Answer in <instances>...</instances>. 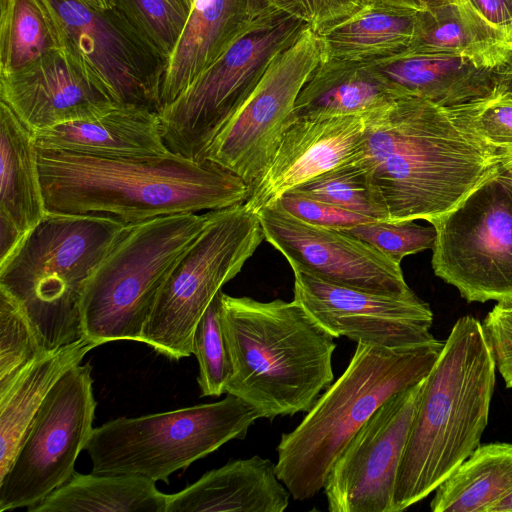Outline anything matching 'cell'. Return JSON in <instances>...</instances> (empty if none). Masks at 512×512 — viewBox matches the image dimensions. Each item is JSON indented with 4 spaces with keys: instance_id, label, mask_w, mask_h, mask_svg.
Listing matches in <instances>:
<instances>
[{
    "instance_id": "obj_1",
    "label": "cell",
    "mask_w": 512,
    "mask_h": 512,
    "mask_svg": "<svg viewBox=\"0 0 512 512\" xmlns=\"http://www.w3.org/2000/svg\"><path fill=\"white\" fill-rule=\"evenodd\" d=\"M364 119L354 160L366 170L387 221L430 222L495 174L498 149L477 134L459 107L400 96Z\"/></svg>"
},
{
    "instance_id": "obj_2",
    "label": "cell",
    "mask_w": 512,
    "mask_h": 512,
    "mask_svg": "<svg viewBox=\"0 0 512 512\" xmlns=\"http://www.w3.org/2000/svg\"><path fill=\"white\" fill-rule=\"evenodd\" d=\"M37 161L47 214L101 216L124 226L243 204L250 192L220 165L173 152L107 158L37 149Z\"/></svg>"
},
{
    "instance_id": "obj_3",
    "label": "cell",
    "mask_w": 512,
    "mask_h": 512,
    "mask_svg": "<svg viewBox=\"0 0 512 512\" xmlns=\"http://www.w3.org/2000/svg\"><path fill=\"white\" fill-rule=\"evenodd\" d=\"M495 383L480 321L460 317L424 380L396 477L393 512L429 496L481 444Z\"/></svg>"
},
{
    "instance_id": "obj_4",
    "label": "cell",
    "mask_w": 512,
    "mask_h": 512,
    "mask_svg": "<svg viewBox=\"0 0 512 512\" xmlns=\"http://www.w3.org/2000/svg\"><path fill=\"white\" fill-rule=\"evenodd\" d=\"M221 321L232 365L226 394L260 418L308 412L332 384L335 337L296 300L222 293Z\"/></svg>"
},
{
    "instance_id": "obj_5",
    "label": "cell",
    "mask_w": 512,
    "mask_h": 512,
    "mask_svg": "<svg viewBox=\"0 0 512 512\" xmlns=\"http://www.w3.org/2000/svg\"><path fill=\"white\" fill-rule=\"evenodd\" d=\"M356 344L343 374L294 430L281 435L275 469L294 500L311 499L323 489L352 436L389 397L426 378L444 342L435 338L403 347Z\"/></svg>"
},
{
    "instance_id": "obj_6",
    "label": "cell",
    "mask_w": 512,
    "mask_h": 512,
    "mask_svg": "<svg viewBox=\"0 0 512 512\" xmlns=\"http://www.w3.org/2000/svg\"><path fill=\"white\" fill-rule=\"evenodd\" d=\"M123 228L107 217L46 214L0 264V289L24 311L43 352L85 336L86 284Z\"/></svg>"
},
{
    "instance_id": "obj_7",
    "label": "cell",
    "mask_w": 512,
    "mask_h": 512,
    "mask_svg": "<svg viewBox=\"0 0 512 512\" xmlns=\"http://www.w3.org/2000/svg\"><path fill=\"white\" fill-rule=\"evenodd\" d=\"M209 217L210 211L180 213L124 226L86 284L84 335L100 345L141 342L162 287Z\"/></svg>"
},
{
    "instance_id": "obj_8",
    "label": "cell",
    "mask_w": 512,
    "mask_h": 512,
    "mask_svg": "<svg viewBox=\"0 0 512 512\" xmlns=\"http://www.w3.org/2000/svg\"><path fill=\"white\" fill-rule=\"evenodd\" d=\"M259 418L254 407L227 394L213 403L111 420L93 429L85 450L92 473L168 483L174 472L231 440L244 439Z\"/></svg>"
},
{
    "instance_id": "obj_9",
    "label": "cell",
    "mask_w": 512,
    "mask_h": 512,
    "mask_svg": "<svg viewBox=\"0 0 512 512\" xmlns=\"http://www.w3.org/2000/svg\"><path fill=\"white\" fill-rule=\"evenodd\" d=\"M263 240L257 213L244 203L210 211L204 229L162 287L141 342L173 360L193 354L194 332L205 310Z\"/></svg>"
},
{
    "instance_id": "obj_10",
    "label": "cell",
    "mask_w": 512,
    "mask_h": 512,
    "mask_svg": "<svg viewBox=\"0 0 512 512\" xmlns=\"http://www.w3.org/2000/svg\"><path fill=\"white\" fill-rule=\"evenodd\" d=\"M308 23L285 15L260 25L231 45L158 114L169 151L195 161L257 84L273 57Z\"/></svg>"
},
{
    "instance_id": "obj_11",
    "label": "cell",
    "mask_w": 512,
    "mask_h": 512,
    "mask_svg": "<svg viewBox=\"0 0 512 512\" xmlns=\"http://www.w3.org/2000/svg\"><path fill=\"white\" fill-rule=\"evenodd\" d=\"M58 49L106 99L159 112L167 61L112 7L83 0H41Z\"/></svg>"
},
{
    "instance_id": "obj_12",
    "label": "cell",
    "mask_w": 512,
    "mask_h": 512,
    "mask_svg": "<svg viewBox=\"0 0 512 512\" xmlns=\"http://www.w3.org/2000/svg\"><path fill=\"white\" fill-rule=\"evenodd\" d=\"M434 273L467 302L512 300V186L494 174L429 222Z\"/></svg>"
},
{
    "instance_id": "obj_13",
    "label": "cell",
    "mask_w": 512,
    "mask_h": 512,
    "mask_svg": "<svg viewBox=\"0 0 512 512\" xmlns=\"http://www.w3.org/2000/svg\"><path fill=\"white\" fill-rule=\"evenodd\" d=\"M91 372L90 363L73 366L48 392L0 477V512L37 505L75 473L94 429Z\"/></svg>"
},
{
    "instance_id": "obj_14",
    "label": "cell",
    "mask_w": 512,
    "mask_h": 512,
    "mask_svg": "<svg viewBox=\"0 0 512 512\" xmlns=\"http://www.w3.org/2000/svg\"><path fill=\"white\" fill-rule=\"evenodd\" d=\"M324 59L321 36L307 25L268 64L252 91L205 152L249 186L270 162L298 95Z\"/></svg>"
},
{
    "instance_id": "obj_15",
    "label": "cell",
    "mask_w": 512,
    "mask_h": 512,
    "mask_svg": "<svg viewBox=\"0 0 512 512\" xmlns=\"http://www.w3.org/2000/svg\"><path fill=\"white\" fill-rule=\"evenodd\" d=\"M424 380L384 401L344 447L323 487L330 512H393L396 477Z\"/></svg>"
},
{
    "instance_id": "obj_16",
    "label": "cell",
    "mask_w": 512,
    "mask_h": 512,
    "mask_svg": "<svg viewBox=\"0 0 512 512\" xmlns=\"http://www.w3.org/2000/svg\"><path fill=\"white\" fill-rule=\"evenodd\" d=\"M264 240L279 251L293 271L372 293H414L401 266L344 230L305 223L276 202L257 212Z\"/></svg>"
},
{
    "instance_id": "obj_17",
    "label": "cell",
    "mask_w": 512,
    "mask_h": 512,
    "mask_svg": "<svg viewBox=\"0 0 512 512\" xmlns=\"http://www.w3.org/2000/svg\"><path fill=\"white\" fill-rule=\"evenodd\" d=\"M294 272V300L335 338L403 347L434 340L433 312L416 293L393 296Z\"/></svg>"
},
{
    "instance_id": "obj_18",
    "label": "cell",
    "mask_w": 512,
    "mask_h": 512,
    "mask_svg": "<svg viewBox=\"0 0 512 512\" xmlns=\"http://www.w3.org/2000/svg\"><path fill=\"white\" fill-rule=\"evenodd\" d=\"M365 133L364 115L290 119L245 206L257 213L285 192L353 160Z\"/></svg>"
},
{
    "instance_id": "obj_19",
    "label": "cell",
    "mask_w": 512,
    "mask_h": 512,
    "mask_svg": "<svg viewBox=\"0 0 512 512\" xmlns=\"http://www.w3.org/2000/svg\"><path fill=\"white\" fill-rule=\"evenodd\" d=\"M0 97L32 132L93 118L114 103L95 90L59 49L0 76Z\"/></svg>"
},
{
    "instance_id": "obj_20",
    "label": "cell",
    "mask_w": 512,
    "mask_h": 512,
    "mask_svg": "<svg viewBox=\"0 0 512 512\" xmlns=\"http://www.w3.org/2000/svg\"><path fill=\"white\" fill-rule=\"evenodd\" d=\"M37 149L107 158L163 156L167 148L157 111L114 102L98 116L33 132Z\"/></svg>"
},
{
    "instance_id": "obj_21",
    "label": "cell",
    "mask_w": 512,
    "mask_h": 512,
    "mask_svg": "<svg viewBox=\"0 0 512 512\" xmlns=\"http://www.w3.org/2000/svg\"><path fill=\"white\" fill-rule=\"evenodd\" d=\"M399 96L455 108L496 97V67L460 55L401 53L367 63Z\"/></svg>"
},
{
    "instance_id": "obj_22",
    "label": "cell",
    "mask_w": 512,
    "mask_h": 512,
    "mask_svg": "<svg viewBox=\"0 0 512 512\" xmlns=\"http://www.w3.org/2000/svg\"><path fill=\"white\" fill-rule=\"evenodd\" d=\"M263 24L251 19L248 0H192L181 36L167 60L161 108L238 39Z\"/></svg>"
},
{
    "instance_id": "obj_23",
    "label": "cell",
    "mask_w": 512,
    "mask_h": 512,
    "mask_svg": "<svg viewBox=\"0 0 512 512\" xmlns=\"http://www.w3.org/2000/svg\"><path fill=\"white\" fill-rule=\"evenodd\" d=\"M290 496L275 464L255 455L229 461L167 494L166 512H283Z\"/></svg>"
},
{
    "instance_id": "obj_24",
    "label": "cell",
    "mask_w": 512,
    "mask_h": 512,
    "mask_svg": "<svg viewBox=\"0 0 512 512\" xmlns=\"http://www.w3.org/2000/svg\"><path fill=\"white\" fill-rule=\"evenodd\" d=\"M46 214L34 134L0 101V227L26 236Z\"/></svg>"
},
{
    "instance_id": "obj_25",
    "label": "cell",
    "mask_w": 512,
    "mask_h": 512,
    "mask_svg": "<svg viewBox=\"0 0 512 512\" xmlns=\"http://www.w3.org/2000/svg\"><path fill=\"white\" fill-rule=\"evenodd\" d=\"M398 97L369 64L324 58L301 89L291 117L365 115Z\"/></svg>"
},
{
    "instance_id": "obj_26",
    "label": "cell",
    "mask_w": 512,
    "mask_h": 512,
    "mask_svg": "<svg viewBox=\"0 0 512 512\" xmlns=\"http://www.w3.org/2000/svg\"><path fill=\"white\" fill-rule=\"evenodd\" d=\"M511 45L506 33L463 0L418 10L415 35L406 52L460 55L496 67Z\"/></svg>"
},
{
    "instance_id": "obj_27",
    "label": "cell",
    "mask_w": 512,
    "mask_h": 512,
    "mask_svg": "<svg viewBox=\"0 0 512 512\" xmlns=\"http://www.w3.org/2000/svg\"><path fill=\"white\" fill-rule=\"evenodd\" d=\"M417 11L369 0L320 34L324 58L369 63L406 52L415 35Z\"/></svg>"
},
{
    "instance_id": "obj_28",
    "label": "cell",
    "mask_w": 512,
    "mask_h": 512,
    "mask_svg": "<svg viewBox=\"0 0 512 512\" xmlns=\"http://www.w3.org/2000/svg\"><path fill=\"white\" fill-rule=\"evenodd\" d=\"M99 343L84 336L81 339L42 354L0 396V477L8 471L43 400L58 379L71 367L81 364L84 357Z\"/></svg>"
},
{
    "instance_id": "obj_29",
    "label": "cell",
    "mask_w": 512,
    "mask_h": 512,
    "mask_svg": "<svg viewBox=\"0 0 512 512\" xmlns=\"http://www.w3.org/2000/svg\"><path fill=\"white\" fill-rule=\"evenodd\" d=\"M512 493V443L480 444L434 491L433 512H493Z\"/></svg>"
},
{
    "instance_id": "obj_30",
    "label": "cell",
    "mask_w": 512,
    "mask_h": 512,
    "mask_svg": "<svg viewBox=\"0 0 512 512\" xmlns=\"http://www.w3.org/2000/svg\"><path fill=\"white\" fill-rule=\"evenodd\" d=\"M167 494L155 481L135 475L79 474L51 492L29 512H166Z\"/></svg>"
},
{
    "instance_id": "obj_31",
    "label": "cell",
    "mask_w": 512,
    "mask_h": 512,
    "mask_svg": "<svg viewBox=\"0 0 512 512\" xmlns=\"http://www.w3.org/2000/svg\"><path fill=\"white\" fill-rule=\"evenodd\" d=\"M58 49L41 0H0V76Z\"/></svg>"
},
{
    "instance_id": "obj_32",
    "label": "cell",
    "mask_w": 512,
    "mask_h": 512,
    "mask_svg": "<svg viewBox=\"0 0 512 512\" xmlns=\"http://www.w3.org/2000/svg\"><path fill=\"white\" fill-rule=\"evenodd\" d=\"M375 220H388L366 170L354 160L291 189Z\"/></svg>"
},
{
    "instance_id": "obj_33",
    "label": "cell",
    "mask_w": 512,
    "mask_h": 512,
    "mask_svg": "<svg viewBox=\"0 0 512 512\" xmlns=\"http://www.w3.org/2000/svg\"><path fill=\"white\" fill-rule=\"evenodd\" d=\"M44 353L24 311L0 289V396Z\"/></svg>"
},
{
    "instance_id": "obj_34",
    "label": "cell",
    "mask_w": 512,
    "mask_h": 512,
    "mask_svg": "<svg viewBox=\"0 0 512 512\" xmlns=\"http://www.w3.org/2000/svg\"><path fill=\"white\" fill-rule=\"evenodd\" d=\"M220 291L199 320L194 336L192 353L199 366L197 382L201 396H220L232 375L230 355L221 321Z\"/></svg>"
},
{
    "instance_id": "obj_35",
    "label": "cell",
    "mask_w": 512,
    "mask_h": 512,
    "mask_svg": "<svg viewBox=\"0 0 512 512\" xmlns=\"http://www.w3.org/2000/svg\"><path fill=\"white\" fill-rule=\"evenodd\" d=\"M113 7L153 51L168 60L181 36L187 15L169 0H113Z\"/></svg>"
},
{
    "instance_id": "obj_36",
    "label": "cell",
    "mask_w": 512,
    "mask_h": 512,
    "mask_svg": "<svg viewBox=\"0 0 512 512\" xmlns=\"http://www.w3.org/2000/svg\"><path fill=\"white\" fill-rule=\"evenodd\" d=\"M341 230L364 241L399 264L405 256L432 249L436 239L433 225L426 227L414 221L371 220Z\"/></svg>"
},
{
    "instance_id": "obj_37",
    "label": "cell",
    "mask_w": 512,
    "mask_h": 512,
    "mask_svg": "<svg viewBox=\"0 0 512 512\" xmlns=\"http://www.w3.org/2000/svg\"><path fill=\"white\" fill-rule=\"evenodd\" d=\"M274 202L291 216L320 227L341 230L375 220L292 190L285 192Z\"/></svg>"
},
{
    "instance_id": "obj_38",
    "label": "cell",
    "mask_w": 512,
    "mask_h": 512,
    "mask_svg": "<svg viewBox=\"0 0 512 512\" xmlns=\"http://www.w3.org/2000/svg\"><path fill=\"white\" fill-rule=\"evenodd\" d=\"M459 109L487 143L497 149L512 148V99L495 97Z\"/></svg>"
},
{
    "instance_id": "obj_39",
    "label": "cell",
    "mask_w": 512,
    "mask_h": 512,
    "mask_svg": "<svg viewBox=\"0 0 512 512\" xmlns=\"http://www.w3.org/2000/svg\"><path fill=\"white\" fill-rule=\"evenodd\" d=\"M481 325L495 368L512 389V300L497 302Z\"/></svg>"
},
{
    "instance_id": "obj_40",
    "label": "cell",
    "mask_w": 512,
    "mask_h": 512,
    "mask_svg": "<svg viewBox=\"0 0 512 512\" xmlns=\"http://www.w3.org/2000/svg\"><path fill=\"white\" fill-rule=\"evenodd\" d=\"M369 0H299L308 25L319 35L361 9Z\"/></svg>"
},
{
    "instance_id": "obj_41",
    "label": "cell",
    "mask_w": 512,
    "mask_h": 512,
    "mask_svg": "<svg viewBox=\"0 0 512 512\" xmlns=\"http://www.w3.org/2000/svg\"><path fill=\"white\" fill-rule=\"evenodd\" d=\"M248 4L255 23H267L285 15L305 20L299 0H248Z\"/></svg>"
},
{
    "instance_id": "obj_42",
    "label": "cell",
    "mask_w": 512,
    "mask_h": 512,
    "mask_svg": "<svg viewBox=\"0 0 512 512\" xmlns=\"http://www.w3.org/2000/svg\"><path fill=\"white\" fill-rule=\"evenodd\" d=\"M473 10L512 40V0H465Z\"/></svg>"
},
{
    "instance_id": "obj_43",
    "label": "cell",
    "mask_w": 512,
    "mask_h": 512,
    "mask_svg": "<svg viewBox=\"0 0 512 512\" xmlns=\"http://www.w3.org/2000/svg\"><path fill=\"white\" fill-rule=\"evenodd\" d=\"M496 97L512 99V45L496 66Z\"/></svg>"
},
{
    "instance_id": "obj_44",
    "label": "cell",
    "mask_w": 512,
    "mask_h": 512,
    "mask_svg": "<svg viewBox=\"0 0 512 512\" xmlns=\"http://www.w3.org/2000/svg\"><path fill=\"white\" fill-rule=\"evenodd\" d=\"M498 155L495 174L512 186V148L498 149Z\"/></svg>"
},
{
    "instance_id": "obj_45",
    "label": "cell",
    "mask_w": 512,
    "mask_h": 512,
    "mask_svg": "<svg viewBox=\"0 0 512 512\" xmlns=\"http://www.w3.org/2000/svg\"><path fill=\"white\" fill-rule=\"evenodd\" d=\"M385 5L398 7V8H407L420 10L423 9L420 0H372Z\"/></svg>"
},
{
    "instance_id": "obj_46",
    "label": "cell",
    "mask_w": 512,
    "mask_h": 512,
    "mask_svg": "<svg viewBox=\"0 0 512 512\" xmlns=\"http://www.w3.org/2000/svg\"><path fill=\"white\" fill-rule=\"evenodd\" d=\"M90 6L100 9V10H108L113 7V0H83Z\"/></svg>"
},
{
    "instance_id": "obj_47",
    "label": "cell",
    "mask_w": 512,
    "mask_h": 512,
    "mask_svg": "<svg viewBox=\"0 0 512 512\" xmlns=\"http://www.w3.org/2000/svg\"><path fill=\"white\" fill-rule=\"evenodd\" d=\"M493 512H512V493L503 499L493 510Z\"/></svg>"
},
{
    "instance_id": "obj_48",
    "label": "cell",
    "mask_w": 512,
    "mask_h": 512,
    "mask_svg": "<svg viewBox=\"0 0 512 512\" xmlns=\"http://www.w3.org/2000/svg\"><path fill=\"white\" fill-rule=\"evenodd\" d=\"M177 9L183 12L185 15L189 14L191 9L192 0H169Z\"/></svg>"
},
{
    "instance_id": "obj_49",
    "label": "cell",
    "mask_w": 512,
    "mask_h": 512,
    "mask_svg": "<svg viewBox=\"0 0 512 512\" xmlns=\"http://www.w3.org/2000/svg\"><path fill=\"white\" fill-rule=\"evenodd\" d=\"M463 0H420L423 8H433L452 2H460Z\"/></svg>"
}]
</instances>
